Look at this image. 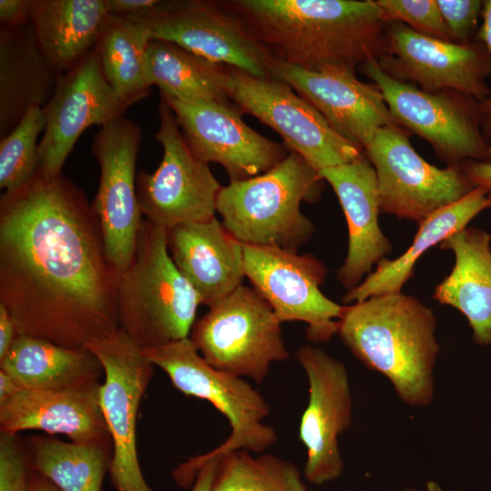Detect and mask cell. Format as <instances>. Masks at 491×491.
Returning a JSON list of instances; mask_svg holds the SVG:
<instances>
[{
    "mask_svg": "<svg viewBox=\"0 0 491 491\" xmlns=\"http://www.w3.org/2000/svg\"><path fill=\"white\" fill-rule=\"evenodd\" d=\"M117 270L85 191L41 171L0 197V304L18 334L85 348L119 329Z\"/></svg>",
    "mask_w": 491,
    "mask_h": 491,
    "instance_id": "cell-1",
    "label": "cell"
},
{
    "mask_svg": "<svg viewBox=\"0 0 491 491\" xmlns=\"http://www.w3.org/2000/svg\"><path fill=\"white\" fill-rule=\"evenodd\" d=\"M275 57L306 69L378 59L386 22L375 0H235L225 4Z\"/></svg>",
    "mask_w": 491,
    "mask_h": 491,
    "instance_id": "cell-2",
    "label": "cell"
},
{
    "mask_svg": "<svg viewBox=\"0 0 491 491\" xmlns=\"http://www.w3.org/2000/svg\"><path fill=\"white\" fill-rule=\"evenodd\" d=\"M436 326L430 308L397 292L346 306L337 334L363 365L388 379L402 402L425 407L435 396Z\"/></svg>",
    "mask_w": 491,
    "mask_h": 491,
    "instance_id": "cell-3",
    "label": "cell"
},
{
    "mask_svg": "<svg viewBox=\"0 0 491 491\" xmlns=\"http://www.w3.org/2000/svg\"><path fill=\"white\" fill-rule=\"evenodd\" d=\"M119 328L141 349L187 338L201 300L168 251L167 230L144 218L128 266L117 271Z\"/></svg>",
    "mask_w": 491,
    "mask_h": 491,
    "instance_id": "cell-4",
    "label": "cell"
},
{
    "mask_svg": "<svg viewBox=\"0 0 491 491\" xmlns=\"http://www.w3.org/2000/svg\"><path fill=\"white\" fill-rule=\"evenodd\" d=\"M324 181L303 157L289 152L269 171L223 185L216 212L241 244L297 252L315 230L300 205L318 201Z\"/></svg>",
    "mask_w": 491,
    "mask_h": 491,
    "instance_id": "cell-5",
    "label": "cell"
},
{
    "mask_svg": "<svg viewBox=\"0 0 491 491\" xmlns=\"http://www.w3.org/2000/svg\"><path fill=\"white\" fill-rule=\"evenodd\" d=\"M142 352L167 375L175 388L186 396L211 403L225 416L231 427L224 443L189 459L173 472L179 485H191L198 469L207 460L236 450L260 454L276 444V429L264 423L270 413L266 398L244 378L210 366L189 337L144 348Z\"/></svg>",
    "mask_w": 491,
    "mask_h": 491,
    "instance_id": "cell-6",
    "label": "cell"
},
{
    "mask_svg": "<svg viewBox=\"0 0 491 491\" xmlns=\"http://www.w3.org/2000/svg\"><path fill=\"white\" fill-rule=\"evenodd\" d=\"M281 324L255 288L241 285L195 322L189 338L213 367L260 384L272 363L289 358Z\"/></svg>",
    "mask_w": 491,
    "mask_h": 491,
    "instance_id": "cell-7",
    "label": "cell"
},
{
    "mask_svg": "<svg viewBox=\"0 0 491 491\" xmlns=\"http://www.w3.org/2000/svg\"><path fill=\"white\" fill-rule=\"evenodd\" d=\"M359 68L379 88L396 123L426 140L447 165L491 162L481 129L480 102L455 90L429 93L387 75L377 59Z\"/></svg>",
    "mask_w": 491,
    "mask_h": 491,
    "instance_id": "cell-8",
    "label": "cell"
},
{
    "mask_svg": "<svg viewBox=\"0 0 491 491\" xmlns=\"http://www.w3.org/2000/svg\"><path fill=\"white\" fill-rule=\"evenodd\" d=\"M124 18L143 28L151 39L173 43L256 77L274 78L272 52L241 17L215 2L162 1L153 11Z\"/></svg>",
    "mask_w": 491,
    "mask_h": 491,
    "instance_id": "cell-9",
    "label": "cell"
},
{
    "mask_svg": "<svg viewBox=\"0 0 491 491\" xmlns=\"http://www.w3.org/2000/svg\"><path fill=\"white\" fill-rule=\"evenodd\" d=\"M225 87L241 112L274 129L289 152L299 155L318 172L350 163L364 154L282 79L256 77L228 67Z\"/></svg>",
    "mask_w": 491,
    "mask_h": 491,
    "instance_id": "cell-10",
    "label": "cell"
},
{
    "mask_svg": "<svg viewBox=\"0 0 491 491\" xmlns=\"http://www.w3.org/2000/svg\"><path fill=\"white\" fill-rule=\"evenodd\" d=\"M85 348L104 370L100 405L112 441L111 483L115 491H153L138 460L136 421L154 365L120 328L89 342Z\"/></svg>",
    "mask_w": 491,
    "mask_h": 491,
    "instance_id": "cell-11",
    "label": "cell"
},
{
    "mask_svg": "<svg viewBox=\"0 0 491 491\" xmlns=\"http://www.w3.org/2000/svg\"><path fill=\"white\" fill-rule=\"evenodd\" d=\"M409 136L397 124L383 126L364 153L376 172L380 212L419 223L475 187L461 166L427 163Z\"/></svg>",
    "mask_w": 491,
    "mask_h": 491,
    "instance_id": "cell-12",
    "label": "cell"
},
{
    "mask_svg": "<svg viewBox=\"0 0 491 491\" xmlns=\"http://www.w3.org/2000/svg\"><path fill=\"white\" fill-rule=\"evenodd\" d=\"M158 115L155 137L163 147L161 162L153 173L139 171L135 179L142 215L166 230L215 217L223 185L208 164L191 151L174 113L163 101Z\"/></svg>",
    "mask_w": 491,
    "mask_h": 491,
    "instance_id": "cell-13",
    "label": "cell"
},
{
    "mask_svg": "<svg viewBox=\"0 0 491 491\" xmlns=\"http://www.w3.org/2000/svg\"><path fill=\"white\" fill-rule=\"evenodd\" d=\"M243 261L245 277L281 323H306V338L314 343L327 342L337 334L346 306L322 293L320 286L327 271L317 258L278 247L243 244Z\"/></svg>",
    "mask_w": 491,
    "mask_h": 491,
    "instance_id": "cell-14",
    "label": "cell"
},
{
    "mask_svg": "<svg viewBox=\"0 0 491 491\" xmlns=\"http://www.w3.org/2000/svg\"><path fill=\"white\" fill-rule=\"evenodd\" d=\"M142 137L140 126L122 116L101 126L91 146L100 168L92 205L100 223L107 259L118 272L132 259L144 219L135 185Z\"/></svg>",
    "mask_w": 491,
    "mask_h": 491,
    "instance_id": "cell-15",
    "label": "cell"
},
{
    "mask_svg": "<svg viewBox=\"0 0 491 491\" xmlns=\"http://www.w3.org/2000/svg\"><path fill=\"white\" fill-rule=\"evenodd\" d=\"M377 62L393 78L426 92L455 90L478 102L490 94L486 78L491 74V54L480 41L458 44L389 22Z\"/></svg>",
    "mask_w": 491,
    "mask_h": 491,
    "instance_id": "cell-16",
    "label": "cell"
},
{
    "mask_svg": "<svg viewBox=\"0 0 491 491\" xmlns=\"http://www.w3.org/2000/svg\"><path fill=\"white\" fill-rule=\"evenodd\" d=\"M296 356L308 381V402L299 423L306 449L304 475L314 485L339 477L344 462L338 437L352 424L353 398L345 365L320 348L303 346Z\"/></svg>",
    "mask_w": 491,
    "mask_h": 491,
    "instance_id": "cell-17",
    "label": "cell"
},
{
    "mask_svg": "<svg viewBox=\"0 0 491 491\" xmlns=\"http://www.w3.org/2000/svg\"><path fill=\"white\" fill-rule=\"evenodd\" d=\"M174 113L194 155L226 171L230 181L262 175L288 154L276 143L247 125L238 107L216 101H183L161 96Z\"/></svg>",
    "mask_w": 491,
    "mask_h": 491,
    "instance_id": "cell-18",
    "label": "cell"
},
{
    "mask_svg": "<svg viewBox=\"0 0 491 491\" xmlns=\"http://www.w3.org/2000/svg\"><path fill=\"white\" fill-rule=\"evenodd\" d=\"M126 109L106 81L94 48L58 76L54 93L43 107L45 127L38 146L40 171L46 175L62 174L82 133L122 117Z\"/></svg>",
    "mask_w": 491,
    "mask_h": 491,
    "instance_id": "cell-19",
    "label": "cell"
},
{
    "mask_svg": "<svg viewBox=\"0 0 491 491\" xmlns=\"http://www.w3.org/2000/svg\"><path fill=\"white\" fill-rule=\"evenodd\" d=\"M273 76L286 82L338 135L363 150L381 127L396 124L379 88L359 80L356 69L337 65L306 69L276 57Z\"/></svg>",
    "mask_w": 491,
    "mask_h": 491,
    "instance_id": "cell-20",
    "label": "cell"
},
{
    "mask_svg": "<svg viewBox=\"0 0 491 491\" xmlns=\"http://www.w3.org/2000/svg\"><path fill=\"white\" fill-rule=\"evenodd\" d=\"M101 381L58 388L20 390L0 405V433L40 430L76 444H112L101 405Z\"/></svg>",
    "mask_w": 491,
    "mask_h": 491,
    "instance_id": "cell-21",
    "label": "cell"
},
{
    "mask_svg": "<svg viewBox=\"0 0 491 491\" xmlns=\"http://www.w3.org/2000/svg\"><path fill=\"white\" fill-rule=\"evenodd\" d=\"M335 191L348 227V247L337 278L348 290L392 250L378 222L380 213L376 172L365 153L356 160L319 171Z\"/></svg>",
    "mask_w": 491,
    "mask_h": 491,
    "instance_id": "cell-22",
    "label": "cell"
},
{
    "mask_svg": "<svg viewBox=\"0 0 491 491\" xmlns=\"http://www.w3.org/2000/svg\"><path fill=\"white\" fill-rule=\"evenodd\" d=\"M167 246L202 305L210 307L243 285V244L215 216L168 229Z\"/></svg>",
    "mask_w": 491,
    "mask_h": 491,
    "instance_id": "cell-23",
    "label": "cell"
},
{
    "mask_svg": "<svg viewBox=\"0 0 491 491\" xmlns=\"http://www.w3.org/2000/svg\"><path fill=\"white\" fill-rule=\"evenodd\" d=\"M491 235L466 227L440 243L455 255L450 274L438 284L434 298L459 310L467 319L474 340L491 346Z\"/></svg>",
    "mask_w": 491,
    "mask_h": 491,
    "instance_id": "cell-24",
    "label": "cell"
},
{
    "mask_svg": "<svg viewBox=\"0 0 491 491\" xmlns=\"http://www.w3.org/2000/svg\"><path fill=\"white\" fill-rule=\"evenodd\" d=\"M59 75L42 53L30 23L0 26V138L30 107L47 104Z\"/></svg>",
    "mask_w": 491,
    "mask_h": 491,
    "instance_id": "cell-25",
    "label": "cell"
},
{
    "mask_svg": "<svg viewBox=\"0 0 491 491\" xmlns=\"http://www.w3.org/2000/svg\"><path fill=\"white\" fill-rule=\"evenodd\" d=\"M108 17L104 0H32L30 11L40 49L58 75L95 48Z\"/></svg>",
    "mask_w": 491,
    "mask_h": 491,
    "instance_id": "cell-26",
    "label": "cell"
},
{
    "mask_svg": "<svg viewBox=\"0 0 491 491\" xmlns=\"http://www.w3.org/2000/svg\"><path fill=\"white\" fill-rule=\"evenodd\" d=\"M489 206L491 196L485 189L475 187L459 201L429 215L418 223V231L406 251L393 260L381 259L375 271L348 290L343 297L344 302L354 304L371 296L401 292L426 251L466 228L475 216Z\"/></svg>",
    "mask_w": 491,
    "mask_h": 491,
    "instance_id": "cell-27",
    "label": "cell"
},
{
    "mask_svg": "<svg viewBox=\"0 0 491 491\" xmlns=\"http://www.w3.org/2000/svg\"><path fill=\"white\" fill-rule=\"evenodd\" d=\"M0 369L24 388H58L101 381L103 367L86 348L66 347L50 340L18 334Z\"/></svg>",
    "mask_w": 491,
    "mask_h": 491,
    "instance_id": "cell-28",
    "label": "cell"
},
{
    "mask_svg": "<svg viewBox=\"0 0 491 491\" xmlns=\"http://www.w3.org/2000/svg\"><path fill=\"white\" fill-rule=\"evenodd\" d=\"M228 66L207 60L173 43L152 39L146 52V74L161 96L183 101L229 102Z\"/></svg>",
    "mask_w": 491,
    "mask_h": 491,
    "instance_id": "cell-29",
    "label": "cell"
},
{
    "mask_svg": "<svg viewBox=\"0 0 491 491\" xmlns=\"http://www.w3.org/2000/svg\"><path fill=\"white\" fill-rule=\"evenodd\" d=\"M25 446L30 469L60 491H101L110 468L112 444H76L35 436L25 441Z\"/></svg>",
    "mask_w": 491,
    "mask_h": 491,
    "instance_id": "cell-30",
    "label": "cell"
},
{
    "mask_svg": "<svg viewBox=\"0 0 491 491\" xmlns=\"http://www.w3.org/2000/svg\"><path fill=\"white\" fill-rule=\"evenodd\" d=\"M151 40L134 22L109 15L95 46L106 81L126 108L151 92L146 74Z\"/></svg>",
    "mask_w": 491,
    "mask_h": 491,
    "instance_id": "cell-31",
    "label": "cell"
},
{
    "mask_svg": "<svg viewBox=\"0 0 491 491\" xmlns=\"http://www.w3.org/2000/svg\"><path fill=\"white\" fill-rule=\"evenodd\" d=\"M212 491H307L297 466L270 454L246 450L219 456Z\"/></svg>",
    "mask_w": 491,
    "mask_h": 491,
    "instance_id": "cell-32",
    "label": "cell"
},
{
    "mask_svg": "<svg viewBox=\"0 0 491 491\" xmlns=\"http://www.w3.org/2000/svg\"><path fill=\"white\" fill-rule=\"evenodd\" d=\"M45 127L43 107H30L15 127L0 140V188L16 190L40 171L37 138Z\"/></svg>",
    "mask_w": 491,
    "mask_h": 491,
    "instance_id": "cell-33",
    "label": "cell"
},
{
    "mask_svg": "<svg viewBox=\"0 0 491 491\" xmlns=\"http://www.w3.org/2000/svg\"><path fill=\"white\" fill-rule=\"evenodd\" d=\"M386 23L399 22L414 31L452 41L435 0H375Z\"/></svg>",
    "mask_w": 491,
    "mask_h": 491,
    "instance_id": "cell-34",
    "label": "cell"
},
{
    "mask_svg": "<svg viewBox=\"0 0 491 491\" xmlns=\"http://www.w3.org/2000/svg\"><path fill=\"white\" fill-rule=\"evenodd\" d=\"M436 4L451 39L458 44H470L477 36L484 1L436 0Z\"/></svg>",
    "mask_w": 491,
    "mask_h": 491,
    "instance_id": "cell-35",
    "label": "cell"
},
{
    "mask_svg": "<svg viewBox=\"0 0 491 491\" xmlns=\"http://www.w3.org/2000/svg\"><path fill=\"white\" fill-rule=\"evenodd\" d=\"M30 473L25 443L0 434V491H29Z\"/></svg>",
    "mask_w": 491,
    "mask_h": 491,
    "instance_id": "cell-36",
    "label": "cell"
},
{
    "mask_svg": "<svg viewBox=\"0 0 491 491\" xmlns=\"http://www.w3.org/2000/svg\"><path fill=\"white\" fill-rule=\"evenodd\" d=\"M476 37L491 54V0L484 1L482 23ZM480 112L482 133L491 145V92L485 100L480 102Z\"/></svg>",
    "mask_w": 491,
    "mask_h": 491,
    "instance_id": "cell-37",
    "label": "cell"
},
{
    "mask_svg": "<svg viewBox=\"0 0 491 491\" xmlns=\"http://www.w3.org/2000/svg\"><path fill=\"white\" fill-rule=\"evenodd\" d=\"M32 0H0L1 26L17 27L30 23Z\"/></svg>",
    "mask_w": 491,
    "mask_h": 491,
    "instance_id": "cell-38",
    "label": "cell"
},
{
    "mask_svg": "<svg viewBox=\"0 0 491 491\" xmlns=\"http://www.w3.org/2000/svg\"><path fill=\"white\" fill-rule=\"evenodd\" d=\"M110 15L130 17L153 11L163 0H104Z\"/></svg>",
    "mask_w": 491,
    "mask_h": 491,
    "instance_id": "cell-39",
    "label": "cell"
},
{
    "mask_svg": "<svg viewBox=\"0 0 491 491\" xmlns=\"http://www.w3.org/2000/svg\"><path fill=\"white\" fill-rule=\"evenodd\" d=\"M461 168L474 187L485 189L491 196V162L467 161Z\"/></svg>",
    "mask_w": 491,
    "mask_h": 491,
    "instance_id": "cell-40",
    "label": "cell"
},
{
    "mask_svg": "<svg viewBox=\"0 0 491 491\" xmlns=\"http://www.w3.org/2000/svg\"><path fill=\"white\" fill-rule=\"evenodd\" d=\"M17 335L12 316L5 306L0 304V360L7 354Z\"/></svg>",
    "mask_w": 491,
    "mask_h": 491,
    "instance_id": "cell-41",
    "label": "cell"
},
{
    "mask_svg": "<svg viewBox=\"0 0 491 491\" xmlns=\"http://www.w3.org/2000/svg\"><path fill=\"white\" fill-rule=\"evenodd\" d=\"M219 457L207 460L198 469L191 491H212Z\"/></svg>",
    "mask_w": 491,
    "mask_h": 491,
    "instance_id": "cell-42",
    "label": "cell"
},
{
    "mask_svg": "<svg viewBox=\"0 0 491 491\" xmlns=\"http://www.w3.org/2000/svg\"><path fill=\"white\" fill-rule=\"evenodd\" d=\"M22 389L9 374L0 369V405L7 402Z\"/></svg>",
    "mask_w": 491,
    "mask_h": 491,
    "instance_id": "cell-43",
    "label": "cell"
},
{
    "mask_svg": "<svg viewBox=\"0 0 491 491\" xmlns=\"http://www.w3.org/2000/svg\"><path fill=\"white\" fill-rule=\"evenodd\" d=\"M29 491H60L52 482L31 470Z\"/></svg>",
    "mask_w": 491,
    "mask_h": 491,
    "instance_id": "cell-44",
    "label": "cell"
},
{
    "mask_svg": "<svg viewBox=\"0 0 491 491\" xmlns=\"http://www.w3.org/2000/svg\"><path fill=\"white\" fill-rule=\"evenodd\" d=\"M426 491H442L439 485L435 481H428L426 484Z\"/></svg>",
    "mask_w": 491,
    "mask_h": 491,
    "instance_id": "cell-45",
    "label": "cell"
},
{
    "mask_svg": "<svg viewBox=\"0 0 491 491\" xmlns=\"http://www.w3.org/2000/svg\"><path fill=\"white\" fill-rule=\"evenodd\" d=\"M405 491H416V490L413 488H407V489H405Z\"/></svg>",
    "mask_w": 491,
    "mask_h": 491,
    "instance_id": "cell-46",
    "label": "cell"
}]
</instances>
